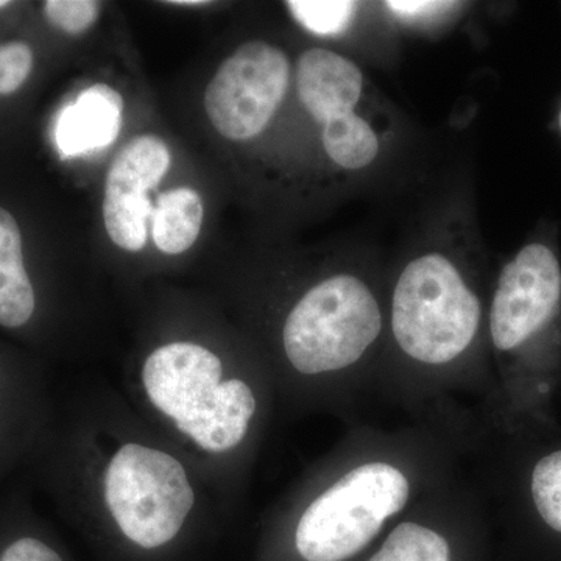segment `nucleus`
<instances>
[{
  "mask_svg": "<svg viewBox=\"0 0 561 561\" xmlns=\"http://www.w3.org/2000/svg\"><path fill=\"white\" fill-rule=\"evenodd\" d=\"M482 306L459 268L440 253L421 254L398 278L391 331L400 348L426 365H445L478 334Z\"/></svg>",
  "mask_w": 561,
  "mask_h": 561,
  "instance_id": "f257e3e1",
  "label": "nucleus"
},
{
  "mask_svg": "<svg viewBox=\"0 0 561 561\" xmlns=\"http://www.w3.org/2000/svg\"><path fill=\"white\" fill-rule=\"evenodd\" d=\"M171 165V153L157 136H139L128 142L111 164L105 183L103 220L111 241L127 251L147 242V221L153 190Z\"/></svg>",
  "mask_w": 561,
  "mask_h": 561,
  "instance_id": "6e6552de",
  "label": "nucleus"
},
{
  "mask_svg": "<svg viewBox=\"0 0 561 561\" xmlns=\"http://www.w3.org/2000/svg\"><path fill=\"white\" fill-rule=\"evenodd\" d=\"M531 497L545 523L561 531V449L548 454L535 465Z\"/></svg>",
  "mask_w": 561,
  "mask_h": 561,
  "instance_id": "dca6fc26",
  "label": "nucleus"
},
{
  "mask_svg": "<svg viewBox=\"0 0 561 561\" xmlns=\"http://www.w3.org/2000/svg\"><path fill=\"white\" fill-rule=\"evenodd\" d=\"M368 561H451V551L438 531L416 523H402Z\"/></svg>",
  "mask_w": 561,
  "mask_h": 561,
  "instance_id": "4468645a",
  "label": "nucleus"
},
{
  "mask_svg": "<svg viewBox=\"0 0 561 561\" xmlns=\"http://www.w3.org/2000/svg\"><path fill=\"white\" fill-rule=\"evenodd\" d=\"M286 5L306 31L319 36H337L348 31L359 3L348 0H290Z\"/></svg>",
  "mask_w": 561,
  "mask_h": 561,
  "instance_id": "2eb2a0df",
  "label": "nucleus"
},
{
  "mask_svg": "<svg viewBox=\"0 0 561 561\" xmlns=\"http://www.w3.org/2000/svg\"><path fill=\"white\" fill-rule=\"evenodd\" d=\"M103 489L122 537L146 553L175 542L195 502L183 465L171 454L138 443L114 454Z\"/></svg>",
  "mask_w": 561,
  "mask_h": 561,
  "instance_id": "20e7f679",
  "label": "nucleus"
},
{
  "mask_svg": "<svg viewBox=\"0 0 561 561\" xmlns=\"http://www.w3.org/2000/svg\"><path fill=\"white\" fill-rule=\"evenodd\" d=\"M35 311L36 291L24 264L20 225L0 208V327L21 330Z\"/></svg>",
  "mask_w": 561,
  "mask_h": 561,
  "instance_id": "f8f14e48",
  "label": "nucleus"
},
{
  "mask_svg": "<svg viewBox=\"0 0 561 561\" xmlns=\"http://www.w3.org/2000/svg\"><path fill=\"white\" fill-rule=\"evenodd\" d=\"M561 301V264L545 242L524 245L502 268L490 311L494 346L513 351L551 321Z\"/></svg>",
  "mask_w": 561,
  "mask_h": 561,
  "instance_id": "0eeeda50",
  "label": "nucleus"
},
{
  "mask_svg": "<svg viewBox=\"0 0 561 561\" xmlns=\"http://www.w3.org/2000/svg\"><path fill=\"white\" fill-rule=\"evenodd\" d=\"M289 80L290 62L283 50L265 41L242 44L206 88L210 124L232 140L261 135L283 102Z\"/></svg>",
  "mask_w": 561,
  "mask_h": 561,
  "instance_id": "423d86ee",
  "label": "nucleus"
},
{
  "mask_svg": "<svg viewBox=\"0 0 561 561\" xmlns=\"http://www.w3.org/2000/svg\"><path fill=\"white\" fill-rule=\"evenodd\" d=\"M411 496L404 472L386 461L359 465L302 512L295 549L302 561H346L367 548Z\"/></svg>",
  "mask_w": 561,
  "mask_h": 561,
  "instance_id": "f03ea898",
  "label": "nucleus"
},
{
  "mask_svg": "<svg viewBox=\"0 0 561 561\" xmlns=\"http://www.w3.org/2000/svg\"><path fill=\"white\" fill-rule=\"evenodd\" d=\"M101 3L94 0H47L44 14L54 27L79 35L98 21Z\"/></svg>",
  "mask_w": 561,
  "mask_h": 561,
  "instance_id": "a211bd4d",
  "label": "nucleus"
},
{
  "mask_svg": "<svg viewBox=\"0 0 561 561\" xmlns=\"http://www.w3.org/2000/svg\"><path fill=\"white\" fill-rule=\"evenodd\" d=\"M32 68L33 51L27 43L16 41L0 46V95L20 90Z\"/></svg>",
  "mask_w": 561,
  "mask_h": 561,
  "instance_id": "6ab92c4d",
  "label": "nucleus"
},
{
  "mask_svg": "<svg viewBox=\"0 0 561 561\" xmlns=\"http://www.w3.org/2000/svg\"><path fill=\"white\" fill-rule=\"evenodd\" d=\"M10 2H7V0H0V9H3V7H9Z\"/></svg>",
  "mask_w": 561,
  "mask_h": 561,
  "instance_id": "4be33fe9",
  "label": "nucleus"
},
{
  "mask_svg": "<svg viewBox=\"0 0 561 561\" xmlns=\"http://www.w3.org/2000/svg\"><path fill=\"white\" fill-rule=\"evenodd\" d=\"M169 3H172V5L201 7V5H206V3H208V2H202V0H175V2H169Z\"/></svg>",
  "mask_w": 561,
  "mask_h": 561,
  "instance_id": "412c9836",
  "label": "nucleus"
},
{
  "mask_svg": "<svg viewBox=\"0 0 561 561\" xmlns=\"http://www.w3.org/2000/svg\"><path fill=\"white\" fill-rule=\"evenodd\" d=\"M224 365L216 354L190 342L154 350L142 368L144 389L154 408L179 431L209 408L221 383Z\"/></svg>",
  "mask_w": 561,
  "mask_h": 561,
  "instance_id": "1a4fd4ad",
  "label": "nucleus"
},
{
  "mask_svg": "<svg viewBox=\"0 0 561 561\" xmlns=\"http://www.w3.org/2000/svg\"><path fill=\"white\" fill-rule=\"evenodd\" d=\"M302 106L321 125L328 157L339 168L357 172L379 154L375 128L356 113L364 92V73L356 62L328 49H309L297 65Z\"/></svg>",
  "mask_w": 561,
  "mask_h": 561,
  "instance_id": "39448f33",
  "label": "nucleus"
},
{
  "mask_svg": "<svg viewBox=\"0 0 561 561\" xmlns=\"http://www.w3.org/2000/svg\"><path fill=\"white\" fill-rule=\"evenodd\" d=\"M124 99L105 83L81 92L62 110L58 122V147L65 157L105 149L116 140L122 127Z\"/></svg>",
  "mask_w": 561,
  "mask_h": 561,
  "instance_id": "9d476101",
  "label": "nucleus"
},
{
  "mask_svg": "<svg viewBox=\"0 0 561 561\" xmlns=\"http://www.w3.org/2000/svg\"><path fill=\"white\" fill-rule=\"evenodd\" d=\"M0 561H68L60 549L36 529L0 524Z\"/></svg>",
  "mask_w": 561,
  "mask_h": 561,
  "instance_id": "f3484780",
  "label": "nucleus"
},
{
  "mask_svg": "<svg viewBox=\"0 0 561 561\" xmlns=\"http://www.w3.org/2000/svg\"><path fill=\"white\" fill-rule=\"evenodd\" d=\"M381 330V309L370 287L341 273L313 286L291 309L284 351L295 370L323 375L356 364Z\"/></svg>",
  "mask_w": 561,
  "mask_h": 561,
  "instance_id": "7ed1b4c3",
  "label": "nucleus"
},
{
  "mask_svg": "<svg viewBox=\"0 0 561 561\" xmlns=\"http://www.w3.org/2000/svg\"><path fill=\"white\" fill-rule=\"evenodd\" d=\"M559 128H560V133H561V108L559 111Z\"/></svg>",
  "mask_w": 561,
  "mask_h": 561,
  "instance_id": "5701e85b",
  "label": "nucleus"
},
{
  "mask_svg": "<svg viewBox=\"0 0 561 561\" xmlns=\"http://www.w3.org/2000/svg\"><path fill=\"white\" fill-rule=\"evenodd\" d=\"M254 412L253 390L241 379H230L217 387L209 408L184 427L183 434L190 435L205 451H230L245 437Z\"/></svg>",
  "mask_w": 561,
  "mask_h": 561,
  "instance_id": "9b49d317",
  "label": "nucleus"
},
{
  "mask_svg": "<svg viewBox=\"0 0 561 561\" xmlns=\"http://www.w3.org/2000/svg\"><path fill=\"white\" fill-rule=\"evenodd\" d=\"M387 9L397 14L402 20H426L434 18L443 11L451 10L459 5L454 2H430V0H398V2H387Z\"/></svg>",
  "mask_w": 561,
  "mask_h": 561,
  "instance_id": "aec40b11",
  "label": "nucleus"
},
{
  "mask_svg": "<svg viewBox=\"0 0 561 561\" xmlns=\"http://www.w3.org/2000/svg\"><path fill=\"white\" fill-rule=\"evenodd\" d=\"M0 383H2V381H0Z\"/></svg>",
  "mask_w": 561,
  "mask_h": 561,
  "instance_id": "b1692460",
  "label": "nucleus"
},
{
  "mask_svg": "<svg viewBox=\"0 0 561 561\" xmlns=\"http://www.w3.org/2000/svg\"><path fill=\"white\" fill-rule=\"evenodd\" d=\"M202 221L203 205L197 192L190 187L165 192L151 213L154 243L164 253H183L197 241Z\"/></svg>",
  "mask_w": 561,
  "mask_h": 561,
  "instance_id": "ddd939ff",
  "label": "nucleus"
}]
</instances>
